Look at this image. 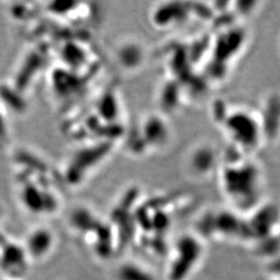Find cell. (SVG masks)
Returning <instances> with one entry per match:
<instances>
[{"label":"cell","mask_w":280,"mask_h":280,"mask_svg":"<svg viewBox=\"0 0 280 280\" xmlns=\"http://www.w3.org/2000/svg\"><path fill=\"white\" fill-rule=\"evenodd\" d=\"M117 277L132 278L133 280H157L152 271L144 266L133 262L123 264L117 271Z\"/></svg>","instance_id":"7a4b0ae2"},{"label":"cell","mask_w":280,"mask_h":280,"mask_svg":"<svg viewBox=\"0 0 280 280\" xmlns=\"http://www.w3.org/2000/svg\"><path fill=\"white\" fill-rule=\"evenodd\" d=\"M201 244L191 238L180 240L167 267V277L170 280H186L196 270L202 259Z\"/></svg>","instance_id":"6da1fadb"}]
</instances>
